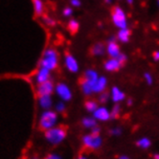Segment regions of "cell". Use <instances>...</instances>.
<instances>
[{
  "instance_id": "31",
  "label": "cell",
  "mask_w": 159,
  "mask_h": 159,
  "mask_svg": "<svg viewBox=\"0 0 159 159\" xmlns=\"http://www.w3.org/2000/svg\"><path fill=\"white\" fill-rule=\"evenodd\" d=\"M117 59H118V61H119L122 64H124L125 62L127 61V60H128L127 56H126V55H124V54H122V53L117 57Z\"/></svg>"
},
{
  "instance_id": "5",
  "label": "cell",
  "mask_w": 159,
  "mask_h": 159,
  "mask_svg": "<svg viewBox=\"0 0 159 159\" xmlns=\"http://www.w3.org/2000/svg\"><path fill=\"white\" fill-rule=\"evenodd\" d=\"M83 144L89 150H98L101 148L102 144H103V139L100 136V134H86L83 137Z\"/></svg>"
},
{
  "instance_id": "7",
  "label": "cell",
  "mask_w": 159,
  "mask_h": 159,
  "mask_svg": "<svg viewBox=\"0 0 159 159\" xmlns=\"http://www.w3.org/2000/svg\"><path fill=\"white\" fill-rule=\"evenodd\" d=\"M54 84L51 81H47L45 83L39 84L38 87V94L39 96H51L54 91Z\"/></svg>"
},
{
  "instance_id": "3",
  "label": "cell",
  "mask_w": 159,
  "mask_h": 159,
  "mask_svg": "<svg viewBox=\"0 0 159 159\" xmlns=\"http://www.w3.org/2000/svg\"><path fill=\"white\" fill-rule=\"evenodd\" d=\"M57 120H58V115L56 112L52 110H45V112H43L40 116L39 127L44 130H48L55 127Z\"/></svg>"
},
{
  "instance_id": "2",
  "label": "cell",
  "mask_w": 159,
  "mask_h": 159,
  "mask_svg": "<svg viewBox=\"0 0 159 159\" xmlns=\"http://www.w3.org/2000/svg\"><path fill=\"white\" fill-rule=\"evenodd\" d=\"M46 139L54 145L61 143L66 137V129L62 127H54L45 132Z\"/></svg>"
},
{
  "instance_id": "24",
  "label": "cell",
  "mask_w": 159,
  "mask_h": 159,
  "mask_svg": "<svg viewBox=\"0 0 159 159\" xmlns=\"http://www.w3.org/2000/svg\"><path fill=\"white\" fill-rule=\"evenodd\" d=\"M120 112H121V107H120L118 104H116L114 107H112V109H111V111H110V117H111L112 119H116V118H118L119 115H120Z\"/></svg>"
},
{
  "instance_id": "4",
  "label": "cell",
  "mask_w": 159,
  "mask_h": 159,
  "mask_svg": "<svg viewBox=\"0 0 159 159\" xmlns=\"http://www.w3.org/2000/svg\"><path fill=\"white\" fill-rule=\"evenodd\" d=\"M111 17H112L113 23H114V25L117 28L119 29L127 28L128 22H127L126 14H125V12L120 7L113 8V10L111 11Z\"/></svg>"
},
{
  "instance_id": "18",
  "label": "cell",
  "mask_w": 159,
  "mask_h": 159,
  "mask_svg": "<svg viewBox=\"0 0 159 159\" xmlns=\"http://www.w3.org/2000/svg\"><path fill=\"white\" fill-rule=\"evenodd\" d=\"M83 126L86 129H93L97 126V121L94 117H86L83 120Z\"/></svg>"
},
{
  "instance_id": "28",
  "label": "cell",
  "mask_w": 159,
  "mask_h": 159,
  "mask_svg": "<svg viewBox=\"0 0 159 159\" xmlns=\"http://www.w3.org/2000/svg\"><path fill=\"white\" fill-rule=\"evenodd\" d=\"M144 78H145V81L147 82L148 84H152V81H153V80H152V76L150 73H145Z\"/></svg>"
},
{
  "instance_id": "6",
  "label": "cell",
  "mask_w": 159,
  "mask_h": 159,
  "mask_svg": "<svg viewBox=\"0 0 159 159\" xmlns=\"http://www.w3.org/2000/svg\"><path fill=\"white\" fill-rule=\"evenodd\" d=\"M56 93L58 94V96L62 100V101H69L72 98V92L71 89L68 87L65 84L63 83H60L57 84V86L55 87Z\"/></svg>"
},
{
  "instance_id": "43",
  "label": "cell",
  "mask_w": 159,
  "mask_h": 159,
  "mask_svg": "<svg viewBox=\"0 0 159 159\" xmlns=\"http://www.w3.org/2000/svg\"><path fill=\"white\" fill-rule=\"evenodd\" d=\"M32 159H38V158H36V157H34V158H32Z\"/></svg>"
},
{
  "instance_id": "12",
  "label": "cell",
  "mask_w": 159,
  "mask_h": 159,
  "mask_svg": "<svg viewBox=\"0 0 159 159\" xmlns=\"http://www.w3.org/2000/svg\"><path fill=\"white\" fill-rule=\"evenodd\" d=\"M36 81L39 84L50 81V70L44 67H40L36 75Z\"/></svg>"
},
{
  "instance_id": "38",
  "label": "cell",
  "mask_w": 159,
  "mask_h": 159,
  "mask_svg": "<svg viewBox=\"0 0 159 159\" xmlns=\"http://www.w3.org/2000/svg\"><path fill=\"white\" fill-rule=\"evenodd\" d=\"M128 105H129V106H131V105H132V100H131V99L128 100Z\"/></svg>"
},
{
  "instance_id": "14",
  "label": "cell",
  "mask_w": 159,
  "mask_h": 159,
  "mask_svg": "<svg viewBox=\"0 0 159 159\" xmlns=\"http://www.w3.org/2000/svg\"><path fill=\"white\" fill-rule=\"evenodd\" d=\"M110 98H111V100L114 102L115 104H118V103H120V102L125 100V98H126V95H125V93L122 91L120 88L114 86L111 89Z\"/></svg>"
},
{
  "instance_id": "34",
  "label": "cell",
  "mask_w": 159,
  "mask_h": 159,
  "mask_svg": "<svg viewBox=\"0 0 159 159\" xmlns=\"http://www.w3.org/2000/svg\"><path fill=\"white\" fill-rule=\"evenodd\" d=\"M100 130H101L100 128L98 126H96L93 129H91V133H93V134H100Z\"/></svg>"
},
{
  "instance_id": "33",
  "label": "cell",
  "mask_w": 159,
  "mask_h": 159,
  "mask_svg": "<svg viewBox=\"0 0 159 159\" xmlns=\"http://www.w3.org/2000/svg\"><path fill=\"white\" fill-rule=\"evenodd\" d=\"M71 5L74 7H80L81 6V1L80 0H71Z\"/></svg>"
},
{
  "instance_id": "44",
  "label": "cell",
  "mask_w": 159,
  "mask_h": 159,
  "mask_svg": "<svg viewBox=\"0 0 159 159\" xmlns=\"http://www.w3.org/2000/svg\"><path fill=\"white\" fill-rule=\"evenodd\" d=\"M158 4H159V0H158Z\"/></svg>"
},
{
  "instance_id": "17",
  "label": "cell",
  "mask_w": 159,
  "mask_h": 159,
  "mask_svg": "<svg viewBox=\"0 0 159 159\" xmlns=\"http://www.w3.org/2000/svg\"><path fill=\"white\" fill-rule=\"evenodd\" d=\"M39 105L45 110H48L52 107V99L51 96H39Z\"/></svg>"
},
{
  "instance_id": "32",
  "label": "cell",
  "mask_w": 159,
  "mask_h": 159,
  "mask_svg": "<svg viewBox=\"0 0 159 159\" xmlns=\"http://www.w3.org/2000/svg\"><path fill=\"white\" fill-rule=\"evenodd\" d=\"M110 133L112 135H115V136H119L122 133V129L120 128H114L113 129L110 130Z\"/></svg>"
},
{
  "instance_id": "21",
  "label": "cell",
  "mask_w": 159,
  "mask_h": 159,
  "mask_svg": "<svg viewBox=\"0 0 159 159\" xmlns=\"http://www.w3.org/2000/svg\"><path fill=\"white\" fill-rule=\"evenodd\" d=\"M136 144H137V146L139 148H141V149H144V150L149 149V148L151 147V145H152L151 140L148 139L147 137H143V138L139 139L137 142H136Z\"/></svg>"
},
{
  "instance_id": "35",
  "label": "cell",
  "mask_w": 159,
  "mask_h": 159,
  "mask_svg": "<svg viewBox=\"0 0 159 159\" xmlns=\"http://www.w3.org/2000/svg\"><path fill=\"white\" fill-rule=\"evenodd\" d=\"M45 159H61V156L57 155V154H50V155H48Z\"/></svg>"
},
{
  "instance_id": "29",
  "label": "cell",
  "mask_w": 159,
  "mask_h": 159,
  "mask_svg": "<svg viewBox=\"0 0 159 159\" xmlns=\"http://www.w3.org/2000/svg\"><path fill=\"white\" fill-rule=\"evenodd\" d=\"M62 14H63V16H66V17L71 16H72V14H73V10H72L71 8H69V7H67V8H65V9L63 10Z\"/></svg>"
},
{
  "instance_id": "1",
  "label": "cell",
  "mask_w": 159,
  "mask_h": 159,
  "mask_svg": "<svg viewBox=\"0 0 159 159\" xmlns=\"http://www.w3.org/2000/svg\"><path fill=\"white\" fill-rule=\"evenodd\" d=\"M58 63H59V57L56 50L52 48H48L47 50H45L40 61V67H44L51 71L58 66Z\"/></svg>"
},
{
  "instance_id": "11",
  "label": "cell",
  "mask_w": 159,
  "mask_h": 159,
  "mask_svg": "<svg viewBox=\"0 0 159 159\" xmlns=\"http://www.w3.org/2000/svg\"><path fill=\"white\" fill-rule=\"evenodd\" d=\"M122 63L118 61L117 58H111L109 60H107L105 63V69L108 72H114L119 70L122 67Z\"/></svg>"
},
{
  "instance_id": "16",
  "label": "cell",
  "mask_w": 159,
  "mask_h": 159,
  "mask_svg": "<svg viewBox=\"0 0 159 159\" xmlns=\"http://www.w3.org/2000/svg\"><path fill=\"white\" fill-rule=\"evenodd\" d=\"M130 30L128 28H125V29H120L118 35H117V39L121 41L126 43L129 40V37H130Z\"/></svg>"
},
{
  "instance_id": "22",
  "label": "cell",
  "mask_w": 159,
  "mask_h": 159,
  "mask_svg": "<svg viewBox=\"0 0 159 159\" xmlns=\"http://www.w3.org/2000/svg\"><path fill=\"white\" fill-rule=\"evenodd\" d=\"M98 103L96 101L93 100H88L85 102V108L88 112H94L97 108H98Z\"/></svg>"
},
{
  "instance_id": "40",
  "label": "cell",
  "mask_w": 159,
  "mask_h": 159,
  "mask_svg": "<svg viewBox=\"0 0 159 159\" xmlns=\"http://www.w3.org/2000/svg\"><path fill=\"white\" fill-rule=\"evenodd\" d=\"M127 2H128L129 4H132V3H133V0H127Z\"/></svg>"
},
{
  "instance_id": "10",
  "label": "cell",
  "mask_w": 159,
  "mask_h": 159,
  "mask_svg": "<svg viewBox=\"0 0 159 159\" xmlns=\"http://www.w3.org/2000/svg\"><path fill=\"white\" fill-rule=\"evenodd\" d=\"M64 63L65 66L68 70L72 73H76L79 71V63L77 61V60L74 58V57L70 54H67L65 56V59H64Z\"/></svg>"
},
{
  "instance_id": "39",
  "label": "cell",
  "mask_w": 159,
  "mask_h": 159,
  "mask_svg": "<svg viewBox=\"0 0 159 159\" xmlns=\"http://www.w3.org/2000/svg\"><path fill=\"white\" fill-rule=\"evenodd\" d=\"M78 159H89V158H87L86 156H79Z\"/></svg>"
},
{
  "instance_id": "13",
  "label": "cell",
  "mask_w": 159,
  "mask_h": 159,
  "mask_svg": "<svg viewBox=\"0 0 159 159\" xmlns=\"http://www.w3.org/2000/svg\"><path fill=\"white\" fill-rule=\"evenodd\" d=\"M107 85V80L105 77H99L97 82L93 85V93H102L106 91Z\"/></svg>"
},
{
  "instance_id": "26",
  "label": "cell",
  "mask_w": 159,
  "mask_h": 159,
  "mask_svg": "<svg viewBox=\"0 0 159 159\" xmlns=\"http://www.w3.org/2000/svg\"><path fill=\"white\" fill-rule=\"evenodd\" d=\"M109 98H110V97H109V94H108L107 92L104 91V92L100 93L99 102H100L101 104H106V103H107V102H108V99H109Z\"/></svg>"
},
{
  "instance_id": "19",
  "label": "cell",
  "mask_w": 159,
  "mask_h": 159,
  "mask_svg": "<svg viewBox=\"0 0 159 159\" xmlns=\"http://www.w3.org/2000/svg\"><path fill=\"white\" fill-rule=\"evenodd\" d=\"M105 50H106L105 45L103 43H100L99 42V43H96L94 45L92 50H91V52H92V54L94 56H102V55L105 53Z\"/></svg>"
},
{
  "instance_id": "8",
  "label": "cell",
  "mask_w": 159,
  "mask_h": 159,
  "mask_svg": "<svg viewBox=\"0 0 159 159\" xmlns=\"http://www.w3.org/2000/svg\"><path fill=\"white\" fill-rule=\"evenodd\" d=\"M107 51V54L110 56V58H117V57L121 54L120 47L117 44V42L115 41L114 38H110V39L108 40Z\"/></svg>"
},
{
  "instance_id": "20",
  "label": "cell",
  "mask_w": 159,
  "mask_h": 159,
  "mask_svg": "<svg viewBox=\"0 0 159 159\" xmlns=\"http://www.w3.org/2000/svg\"><path fill=\"white\" fill-rule=\"evenodd\" d=\"M34 9H35V12L38 16L42 15L44 11V5L41 0H34Z\"/></svg>"
},
{
  "instance_id": "36",
  "label": "cell",
  "mask_w": 159,
  "mask_h": 159,
  "mask_svg": "<svg viewBox=\"0 0 159 159\" xmlns=\"http://www.w3.org/2000/svg\"><path fill=\"white\" fill-rule=\"evenodd\" d=\"M152 57H153V60H154V61H159V51H155V52L153 53Z\"/></svg>"
},
{
  "instance_id": "23",
  "label": "cell",
  "mask_w": 159,
  "mask_h": 159,
  "mask_svg": "<svg viewBox=\"0 0 159 159\" xmlns=\"http://www.w3.org/2000/svg\"><path fill=\"white\" fill-rule=\"evenodd\" d=\"M82 90L85 95H90L93 93V86L91 84H87L86 82H82Z\"/></svg>"
},
{
  "instance_id": "15",
  "label": "cell",
  "mask_w": 159,
  "mask_h": 159,
  "mask_svg": "<svg viewBox=\"0 0 159 159\" xmlns=\"http://www.w3.org/2000/svg\"><path fill=\"white\" fill-rule=\"evenodd\" d=\"M99 79L98 73L95 70L92 69H89L84 73V81L86 82L87 84H91L92 86L94 85V84L97 82V80Z\"/></svg>"
},
{
  "instance_id": "42",
  "label": "cell",
  "mask_w": 159,
  "mask_h": 159,
  "mask_svg": "<svg viewBox=\"0 0 159 159\" xmlns=\"http://www.w3.org/2000/svg\"><path fill=\"white\" fill-rule=\"evenodd\" d=\"M106 2H107V3H110V2H111V0H106Z\"/></svg>"
},
{
  "instance_id": "9",
  "label": "cell",
  "mask_w": 159,
  "mask_h": 159,
  "mask_svg": "<svg viewBox=\"0 0 159 159\" xmlns=\"http://www.w3.org/2000/svg\"><path fill=\"white\" fill-rule=\"evenodd\" d=\"M93 117L99 121H103V122L108 121L111 118L110 117V111L105 107H99L93 112Z\"/></svg>"
},
{
  "instance_id": "41",
  "label": "cell",
  "mask_w": 159,
  "mask_h": 159,
  "mask_svg": "<svg viewBox=\"0 0 159 159\" xmlns=\"http://www.w3.org/2000/svg\"><path fill=\"white\" fill-rule=\"evenodd\" d=\"M154 159H159V154H155L154 155Z\"/></svg>"
},
{
  "instance_id": "27",
  "label": "cell",
  "mask_w": 159,
  "mask_h": 159,
  "mask_svg": "<svg viewBox=\"0 0 159 159\" xmlns=\"http://www.w3.org/2000/svg\"><path fill=\"white\" fill-rule=\"evenodd\" d=\"M43 21H44V23L46 24V25H49V26H53V25H55V20L53 19V18H51V17H49V16H45L44 18H43Z\"/></svg>"
},
{
  "instance_id": "25",
  "label": "cell",
  "mask_w": 159,
  "mask_h": 159,
  "mask_svg": "<svg viewBox=\"0 0 159 159\" xmlns=\"http://www.w3.org/2000/svg\"><path fill=\"white\" fill-rule=\"evenodd\" d=\"M68 28L72 33H76L79 30V22L75 19H71L68 23Z\"/></svg>"
},
{
  "instance_id": "30",
  "label": "cell",
  "mask_w": 159,
  "mask_h": 159,
  "mask_svg": "<svg viewBox=\"0 0 159 159\" xmlns=\"http://www.w3.org/2000/svg\"><path fill=\"white\" fill-rule=\"evenodd\" d=\"M56 109L58 112H63L65 110V105L63 103H61H61H58L56 106Z\"/></svg>"
},
{
  "instance_id": "37",
  "label": "cell",
  "mask_w": 159,
  "mask_h": 159,
  "mask_svg": "<svg viewBox=\"0 0 159 159\" xmlns=\"http://www.w3.org/2000/svg\"><path fill=\"white\" fill-rule=\"evenodd\" d=\"M118 159H130V158L129 156H127V155H122V156L118 157Z\"/></svg>"
}]
</instances>
